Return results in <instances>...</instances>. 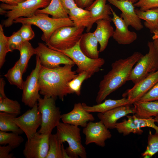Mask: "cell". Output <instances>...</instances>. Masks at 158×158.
<instances>
[{
	"instance_id": "35",
	"label": "cell",
	"mask_w": 158,
	"mask_h": 158,
	"mask_svg": "<svg viewBox=\"0 0 158 158\" xmlns=\"http://www.w3.org/2000/svg\"><path fill=\"white\" fill-rule=\"evenodd\" d=\"M158 152V133L153 134L149 130L145 150L141 154L143 158H150Z\"/></svg>"
},
{
	"instance_id": "24",
	"label": "cell",
	"mask_w": 158,
	"mask_h": 158,
	"mask_svg": "<svg viewBox=\"0 0 158 158\" xmlns=\"http://www.w3.org/2000/svg\"><path fill=\"white\" fill-rule=\"evenodd\" d=\"M133 114L136 117L148 118L158 114V101L134 102Z\"/></svg>"
},
{
	"instance_id": "11",
	"label": "cell",
	"mask_w": 158,
	"mask_h": 158,
	"mask_svg": "<svg viewBox=\"0 0 158 158\" xmlns=\"http://www.w3.org/2000/svg\"><path fill=\"white\" fill-rule=\"evenodd\" d=\"M35 49L36 55L39 57L41 66L44 67L52 68L61 64L75 65L68 56L59 51L50 48L46 44L39 42Z\"/></svg>"
},
{
	"instance_id": "14",
	"label": "cell",
	"mask_w": 158,
	"mask_h": 158,
	"mask_svg": "<svg viewBox=\"0 0 158 158\" xmlns=\"http://www.w3.org/2000/svg\"><path fill=\"white\" fill-rule=\"evenodd\" d=\"M83 133L85 135L86 145L94 143L102 147L105 146L106 140L112 137L111 132L101 120L88 122L84 128Z\"/></svg>"
},
{
	"instance_id": "4",
	"label": "cell",
	"mask_w": 158,
	"mask_h": 158,
	"mask_svg": "<svg viewBox=\"0 0 158 158\" xmlns=\"http://www.w3.org/2000/svg\"><path fill=\"white\" fill-rule=\"evenodd\" d=\"M56 134L62 143L67 142L66 151L70 158H86L87 152L83 145L78 126L60 122L56 126Z\"/></svg>"
},
{
	"instance_id": "26",
	"label": "cell",
	"mask_w": 158,
	"mask_h": 158,
	"mask_svg": "<svg viewBox=\"0 0 158 158\" xmlns=\"http://www.w3.org/2000/svg\"><path fill=\"white\" fill-rule=\"evenodd\" d=\"M136 13L138 18L145 21L144 25L152 33L157 29L158 26V8L152 9L146 11L135 9Z\"/></svg>"
},
{
	"instance_id": "1",
	"label": "cell",
	"mask_w": 158,
	"mask_h": 158,
	"mask_svg": "<svg viewBox=\"0 0 158 158\" xmlns=\"http://www.w3.org/2000/svg\"><path fill=\"white\" fill-rule=\"evenodd\" d=\"M74 66L66 64L52 68L42 66L39 76L40 94L62 101L67 95L73 94L68 83L78 75L73 70Z\"/></svg>"
},
{
	"instance_id": "52",
	"label": "cell",
	"mask_w": 158,
	"mask_h": 158,
	"mask_svg": "<svg viewBox=\"0 0 158 158\" xmlns=\"http://www.w3.org/2000/svg\"><path fill=\"white\" fill-rule=\"evenodd\" d=\"M48 0V1H51V0Z\"/></svg>"
},
{
	"instance_id": "6",
	"label": "cell",
	"mask_w": 158,
	"mask_h": 158,
	"mask_svg": "<svg viewBox=\"0 0 158 158\" xmlns=\"http://www.w3.org/2000/svg\"><path fill=\"white\" fill-rule=\"evenodd\" d=\"M149 51L137 62L128 79L134 84L158 70V50L153 42L147 44Z\"/></svg>"
},
{
	"instance_id": "50",
	"label": "cell",
	"mask_w": 158,
	"mask_h": 158,
	"mask_svg": "<svg viewBox=\"0 0 158 158\" xmlns=\"http://www.w3.org/2000/svg\"><path fill=\"white\" fill-rule=\"evenodd\" d=\"M154 120L155 122L157 123L158 126V114L154 116Z\"/></svg>"
},
{
	"instance_id": "20",
	"label": "cell",
	"mask_w": 158,
	"mask_h": 158,
	"mask_svg": "<svg viewBox=\"0 0 158 158\" xmlns=\"http://www.w3.org/2000/svg\"><path fill=\"white\" fill-rule=\"evenodd\" d=\"M107 0H95L85 9L89 11L91 15V20L89 27L86 30L89 32L93 24L100 20H107L111 21L110 15L112 14L111 7L106 4Z\"/></svg>"
},
{
	"instance_id": "25",
	"label": "cell",
	"mask_w": 158,
	"mask_h": 158,
	"mask_svg": "<svg viewBox=\"0 0 158 158\" xmlns=\"http://www.w3.org/2000/svg\"><path fill=\"white\" fill-rule=\"evenodd\" d=\"M68 14L74 26L86 28V30L88 29L92 18L89 11L76 6L70 10Z\"/></svg>"
},
{
	"instance_id": "7",
	"label": "cell",
	"mask_w": 158,
	"mask_h": 158,
	"mask_svg": "<svg viewBox=\"0 0 158 158\" xmlns=\"http://www.w3.org/2000/svg\"><path fill=\"white\" fill-rule=\"evenodd\" d=\"M56 99L44 96L38 100V108L41 114L42 123L38 133L50 135L61 120V112L56 104Z\"/></svg>"
},
{
	"instance_id": "17",
	"label": "cell",
	"mask_w": 158,
	"mask_h": 158,
	"mask_svg": "<svg viewBox=\"0 0 158 158\" xmlns=\"http://www.w3.org/2000/svg\"><path fill=\"white\" fill-rule=\"evenodd\" d=\"M111 10L113 15L111 21L115 27L112 36L114 39L120 44H129L132 43L137 39V33L129 30L128 26L122 18L118 16L111 7Z\"/></svg>"
},
{
	"instance_id": "46",
	"label": "cell",
	"mask_w": 158,
	"mask_h": 158,
	"mask_svg": "<svg viewBox=\"0 0 158 158\" xmlns=\"http://www.w3.org/2000/svg\"><path fill=\"white\" fill-rule=\"evenodd\" d=\"M27 0H0L4 3L12 6H16Z\"/></svg>"
},
{
	"instance_id": "9",
	"label": "cell",
	"mask_w": 158,
	"mask_h": 158,
	"mask_svg": "<svg viewBox=\"0 0 158 158\" xmlns=\"http://www.w3.org/2000/svg\"><path fill=\"white\" fill-rule=\"evenodd\" d=\"M80 40L74 47L70 49L55 50L63 53L72 59L77 66L76 71L77 73L85 72L92 76L100 71L104 64L105 61L102 58L93 59L86 56L80 49Z\"/></svg>"
},
{
	"instance_id": "53",
	"label": "cell",
	"mask_w": 158,
	"mask_h": 158,
	"mask_svg": "<svg viewBox=\"0 0 158 158\" xmlns=\"http://www.w3.org/2000/svg\"><path fill=\"white\" fill-rule=\"evenodd\" d=\"M157 30H158V27H157Z\"/></svg>"
},
{
	"instance_id": "16",
	"label": "cell",
	"mask_w": 158,
	"mask_h": 158,
	"mask_svg": "<svg viewBox=\"0 0 158 158\" xmlns=\"http://www.w3.org/2000/svg\"><path fill=\"white\" fill-rule=\"evenodd\" d=\"M158 82V70L142 80L131 88L127 90L122 95L134 103L149 91Z\"/></svg>"
},
{
	"instance_id": "32",
	"label": "cell",
	"mask_w": 158,
	"mask_h": 158,
	"mask_svg": "<svg viewBox=\"0 0 158 158\" xmlns=\"http://www.w3.org/2000/svg\"><path fill=\"white\" fill-rule=\"evenodd\" d=\"M23 74L18 60L14 66L8 70L4 76L10 84L15 85L22 90L24 81L22 78Z\"/></svg>"
},
{
	"instance_id": "19",
	"label": "cell",
	"mask_w": 158,
	"mask_h": 158,
	"mask_svg": "<svg viewBox=\"0 0 158 158\" xmlns=\"http://www.w3.org/2000/svg\"><path fill=\"white\" fill-rule=\"evenodd\" d=\"M127 104L103 113H98L97 116L108 129H115L117 121L128 115L134 114L133 107Z\"/></svg>"
},
{
	"instance_id": "38",
	"label": "cell",
	"mask_w": 158,
	"mask_h": 158,
	"mask_svg": "<svg viewBox=\"0 0 158 158\" xmlns=\"http://www.w3.org/2000/svg\"><path fill=\"white\" fill-rule=\"evenodd\" d=\"M9 47L12 51L14 50H19L24 41L21 37L19 30L14 32L9 37H7Z\"/></svg>"
},
{
	"instance_id": "47",
	"label": "cell",
	"mask_w": 158,
	"mask_h": 158,
	"mask_svg": "<svg viewBox=\"0 0 158 158\" xmlns=\"http://www.w3.org/2000/svg\"><path fill=\"white\" fill-rule=\"evenodd\" d=\"M5 82L3 78L0 79V99L6 97L4 91V87Z\"/></svg>"
},
{
	"instance_id": "43",
	"label": "cell",
	"mask_w": 158,
	"mask_h": 158,
	"mask_svg": "<svg viewBox=\"0 0 158 158\" xmlns=\"http://www.w3.org/2000/svg\"><path fill=\"white\" fill-rule=\"evenodd\" d=\"M13 150L8 145H0V158H14L15 157L10 152Z\"/></svg>"
},
{
	"instance_id": "12",
	"label": "cell",
	"mask_w": 158,
	"mask_h": 158,
	"mask_svg": "<svg viewBox=\"0 0 158 158\" xmlns=\"http://www.w3.org/2000/svg\"><path fill=\"white\" fill-rule=\"evenodd\" d=\"M37 104L14 119L15 122L25 133L27 139L37 132V130L42 123L41 114L38 109Z\"/></svg>"
},
{
	"instance_id": "22",
	"label": "cell",
	"mask_w": 158,
	"mask_h": 158,
	"mask_svg": "<svg viewBox=\"0 0 158 158\" xmlns=\"http://www.w3.org/2000/svg\"><path fill=\"white\" fill-rule=\"evenodd\" d=\"M98 42L94 32L83 34L80 40V47L83 53L93 59L99 58L100 52L98 50Z\"/></svg>"
},
{
	"instance_id": "13",
	"label": "cell",
	"mask_w": 158,
	"mask_h": 158,
	"mask_svg": "<svg viewBox=\"0 0 158 158\" xmlns=\"http://www.w3.org/2000/svg\"><path fill=\"white\" fill-rule=\"evenodd\" d=\"M49 135L37 132L27 139L23 151L26 158H46L49 148Z\"/></svg>"
},
{
	"instance_id": "30",
	"label": "cell",
	"mask_w": 158,
	"mask_h": 158,
	"mask_svg": "<svg viewBox=\"0 0 158 158\" xmlns=\"http://www.w3.org/2000/svg\"><path fill=\"white\" fill-rule=\"evenodd\" d=\"M19 51L20 56L18 61L23 74L26 71L30 58L36 54V51L28 41H24Z\"/></svg>"
},
{
	"instance_id": "54",
	"label": "cell",
	"mask_w": 158,
	"mask_h": 158,
	"mask_svg": "<svg viewBox=\"0 0 158 158\" xmlns=\"http://www.w3.org/2000/svg\"></svg>"
},
{
	"instance_id": "28",
	"label": "cell",
	"mask_w": 158,
	"mask_h": 158,
	"mask_svg": "<svg viewBox=\"0 0 158 158\" xmlns=\"http://www.w3.org/2000/svg\"><path fill=\"white\" fill-rule=\"evenodd\" d=\"M128 119H124L121 122H117L115 129L118 133L122 134L124 136L128 135L131 133L135 134L141 135L143 131L135 123L131 116L127 115Z\"/></svg>"
},
{
	"instance_id": "31",
	"label": "cell",
	"mask_w": 158,
	"mask_h": 158,
	"mask_svg": "<svg viewBox=\"0 0 158 158\" xmlns=\"http://www.w3.org/2000/svg\"><path fill=\"white\" fill-rule=\"evenodd\" d=\"M49 148L46 158H63V143L60 141L57 135L51 133L49 137Z\"/></svg>"
},
{
	"instance_id": "40",
	"label": "cell",
	"mask_w": 158,
	"mask_h": 158,
	"mask_svg": "<svg viewBox=\"0 0 158 158\" xmlns=\"http://www.w3.org/2000/svg\"><path fill=\"white\" fill-rule=\"evenodd\" d=\"M135 7L142 11L158 8V0H138L133 4Z\"/></svg>"
},
{
	"instance_id": "37",
	"label": "cell",
	"mask_w": 158,
	"mask_h": 158,
	"mask_svg": "<svg viewBox=\"0 0 158 158\" xmlns=\"http://www.w3.org/2000/svg\"><path fill=\"white\" fill-rule=\"evenodd\" d=\"M12 51L10 49L7 37L4 33L2 25H0V68H1L6 61L7 54Z\"/></svg>"
},
{
	"instance_id": "3",
	"label": "cell",
	"mask_w": 158,
	"mask_h": 158,
	"mask_svg": "<svg viewBox=\"0 0 158 158\" xmlns=\"http://www.w3.org/2000/svg\"><path fill=\"white\" fill-rule=\"evenodd\" d=\"M15 23L29 24L39 28L43 33L41 39L47 44L53 33L58 28L65 26H74L73 22L69 18H50L48 14L42 13H36L29 18L20 17L15 19Z\"/></svg>"
},
{
	"instance_id": "10",
	"label": "cell",
	"mask_w": 158,
	"mask_h": 158,
	"mask_svg": "<svg viewBox=\"0 0 158 158\" xmlns=\"http://www.w3.org/2000/svg\"><path fill=\"white\" fill-rule=\"evenodd\" d=\"M36 60L35 68L24 81L22 89V102L25 105L31 108L37 104L38 100L41 98L39 93V76L42 66L39 58L37 55Z\"/></svg>"
},
{
	"instance_id": "48",
	"label": "cell",
	"mask_w": 158,
	"mask_h": 158,
	"mask_svg": "<svg viewBox=\"0 0 158 158\" xmlns=\"http://www.w3.org/2000/svg\"><path fill=\"white\" fill-rule=\"evenodd\" d=\"M153 35L152 37V39L154 40L156 39H158V30H154L152 32Z\"/></svg>"
},
{
	"instance_id": "23",
	"label": "cell",
	"mask_w": 158,
	"mask_h": 158,
	"mask_svg": "<svg viewBox=\"0 0 158 158\" xmlns=\"http://www.w3.org/2000/svg\"><path fill=\"white\" fill-rule=\"evenodd\" d=\"M133 103V102L127 98L123 97L121 99L117 100L108 99L105 100L103 102L92 106H88L85 103H83L82 104L84 109L89 113H103L119 107L132 104Z\"/></svg>"
},
{
	"instance_id": "29",
	"label": "cell",
	"mask_w": 158,
	"mask_h": 158,
	"mask_svg": "<svg viewBox=\"0 0 158 158\" xmlns=\"http://www.w3.org/2000/svg\"><path fill=\"white\" fill-rule=\"evenodd\" d=\"M17 115L6 112H0V130L4 132L11 131L19 134L23 132L14 122Z\"/></svg>"
},
{
	"instance_id": "8",
	"label": "cell",
	"mask_w": 158,
	"mask_h": 158,
	"mask_svg": "<svg viewBox=\"0 0 158 158\" xmlns=\"http://www.w3.org/2000/svg\"><path fill=\"white\" fill-rule=\"evenodd\" d=\"M85 28L65 26L56 30L46 44L54 50H63L74 47L80 40Z\"/></svg>"
},
{
	"instance_id": "21",
	"label": "cell",
	"mask_w": 158,
	"mask_h": 158,
	"mask_svg": "<svg viewBox=\"0 0 158 158\" xmlns=\"http://www.w3.org/2000/svg\"><path fill=\"white\" fill-rule=\"evenodd\" d=\"M111 21L107 20H100L96 22L97 27L94 32L100 45V52L104 51L107 47L109 38L112 37L114 30L111 25Z\"/></svg>"
},
{
	"instance_id": "44",
	"label": "cell",
	"mask_w": 158,
	"mask_h": 158,
	"mask_svg": "<svg viewBox=\"0 0 158 158\" xmlns=\"http://www.w3.org/2000/svg\"><path fill=\"white\" fill-rule=\"evenodd\" d=\"M60 1L63 8L68 14L70 10L77 6L74 0H60Z\"/></svg>"
},
{
	"instance_id": "33",
	"label": "cell",
	"mask_w": 158,
	"mask_h": 158,
	"mask_svg": "<svg viewBox=\"0 0 158 158\" xmlns=\"http://www.w3.org/2000/svg\"><path fill=\"white\" fill-rule=\"evenodd\" d=\"M24 140L23 138L19 134L0 131V145H8L13 149L20 146Z\"/></svg>"
},
{
	"instance_id": "2",
	"label": "cell",
	"mask_w": 158,
	"mask_h": 158,
	"mask_svg": "<svg viewBox=\"0 0 158 158\" xmlns=\"http://www.w3.org/2000/svg\"><path fill=\"white\" fill-rule=\"evenodd\" d=\"M143 55L140 52H135L127 58L116 60L112 63L111 70L99 83L96 99L97 104L128 81L133 66Z\"/></svg>"
},
{
	"instance_id": "49",
	"label": "cell",
	"mask_w": 158,
	"mask_h": 158,
	"mask_svg": "<svg viewBox=\"0 0 158 158\" xmlns=\"http://www.w3.org/2000/svg\"><path fill=\"white\" fill-rule=\"evenodd\" d=\"M153 42L158 50V39L154 40Z\"/></svg>"
},
{
	"instance_id": "34",
	"label": "cell",
	"mask_w": 158,
	"mask_h": 158,
	"mask_svg": "<svg viewBox=\"0 0 158 158\" xmlns=\"http://www.w3.org/2000/svg\"><path fill=\"white\" fill-rule=\"evenodd\" d=\"M20 104L16 100L5 97L0 99V111L18 115L21 113Z\"/></svg>"
},
{
	"instance_id": "18",
	"label": "cell",
	"mask_w": 158,
	"mask_h": 158,
	"mask_svg": "<svg viewBox=\"0 0 158 158\" xmlns=\"http://www.w3.org/2000/svg\"><path fill=\"white\" fill-rule=\"evenodd\" d=\"M95 119L93 116L86 111L80 102L75 103L71 111L61 115L63 122L83 128L88 122L93 121Z\"/></svg>"
},
{
	"instance_id": "5",
	"label": "cell",
	"mask_w": 158,
	"mask_h": 158,
	"mask_svg": "<svg viewBox=\"0 0 158 158\" xmlns=\"http://www.w3.org/2000/svg\"><path fill=\"white\" fill-rule=\"evenodd\" d=\"M50 2L47 0H27L16 6L2 3L0 8L5 10L4 14L7 17L4 21L3 25L5 27H9L16 18L23 17H30L39 8L46 7Z\"/></svg>"
},
{
	"instance_id": "51",
	"label": "cell",
	"mask_w": 158,
	"mask_h": 158,
	"mask_svg": "<svg viewBox=\"0 0 158 158\" xmlns=\"http://www.w3.org/2000/svg\"><path fill=\"white\" fill-rule=\"evenodd\" d=\"M124 0V1H130L133 4L137 2L138 0Z\"/></svg>"
},
{
	"instance_id": "27",
	"label": "cell",
	"mask_w": 158,
	"mask_h": 158,
	"mask_svg": "<svg viewBox=\"0 0 158 158\" xmlns=\"http://www.w3.org/2000/svg\"><path fill=\"white\" fill-rule=\"evenodd\" d=\"M36 13L50 15L55 18H69L68 13L63 8L60 0H51L48 5L42 9L37 10Z\"/></svg>"
},
{
	"instance_id": "45",
	"label": "cell",
	"mask_w": 158,
	"mask_h": 158,
	"mask_svg": "<svg viewBox=\"0 0 158 158\" xmlns=\"http://www.w3.org/2000/svg\"><path fill=\"white\" fill-rule=\"evenodd\" d=\"M74 1L78 6L85 8L92 3L93 0H74Z\"/></svg>"
},
{
	"instance_id": "36",
	"label": "cell",
	"mask_w": 158,
	"mask_h": 158,
	"mask_svg": "<svg viewBox=\"0 0 158 158\" xmlns=\"http://www.w3.org/2000/svg\"><path fill=\"white\" fill-rule=\"evenodd\" d=\"M92 76L88 73L84 72L78 75L68 83V86L73 93L79 96L81 94V85L83 81Z\"/></svg>"
},
{
	"instance_id": "41",
	"label": "cell",
	"mask_w": 158,
	"mask_h": 158,
	"mask_svg": "<svg viewBox=\"0 0 158 158\" xmlns=\"http://www.w3.org/2000/svg\"><path fill=\"white\" fill-rule=\"evenodd\" d=\"M31 25L29 24H23L19 30L20 34L24 41H29L35 37V33L32 29Z\"/></svg>"
},
{
	"instance_id": "15",
	"label": "cell",
	"mask_w": 158,
	"mask_h": 158,
	"mask_svg": "<svg viewBox=\"0 0 158 158\" xmlns=\"http://www.w3.org/2000/svg\"><path fill=\"white\" fill-rule=\"evenodd\" d=\"M110 4L120 10L121 17L128 26H131L136 30H141L143 28L141 20L137 16L135 7L132 2L124 0H107Z\"/></svg>"
},
{
	"instance_id": "39",
	"label": "cell",
	"mask_w": 158,
	"mask_h": 158,
	"mask_svg": "<svg viewBox=\"0 0 158 158\" xmlns=\"http://www.w3.org/2000/svg\"><path fill=\"white\" fill-rule=\"evenodd\" d=\"M134 122L140 128L148 127L155 130V132L158 133V126L155 124L154 118L151 117L148 118H138L134 114L131 116Z\"/></svg>"
},
{
	"instance_id": "42",
	"label": "cell",
	"mask_w": 158,
	"mask_h": 158,
	"mask_svg": "<svg viewBox=\"0 0 158 158\" xmlns=\"http://www.w3.org/2000/svg\"><path fill=\"white\" fill-rule=\"evenodd\" d=\"M138 101L142 102L158 101V82Z\"/></svg>"
}]
</instances>
